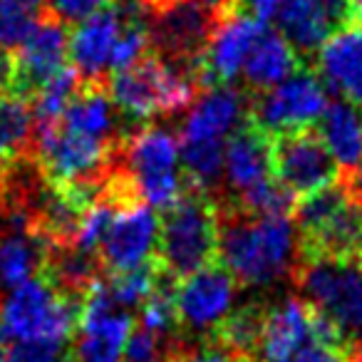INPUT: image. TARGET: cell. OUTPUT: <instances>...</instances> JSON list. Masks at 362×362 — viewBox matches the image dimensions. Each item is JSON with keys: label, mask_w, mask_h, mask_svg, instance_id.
<instances>
[{"label": "cell", "mask_w": 362, "mask_h": 362, "mask_svg": "<svg viewBox=\"0 0 362 362\" xmlns=\"http://www.w3.org/2000/svg\"><path fill=\"white\" fill-rule=\"evenodd\" d=\"M202 3L211 13H216L218 18L231 16V13H238V0H202Z\"/></svg>", "instance_id": "cell-39"}, {"label": "cell", "mask_w": 362, "mask_h": 362, "mask_svg": "<svg viewBox=\"0 0 362 362\" xmlns=\"http://www.w3.org/2000/svg\"><path fill=\"white\" fill-rule=\"evenodd\" d=\"M221 18L211 13L202 0H161L144 6V25L151 52L176 67L197 75L214 30Z\"/></svg>", "instance_id": "cell-7"}, {"label": "cell", "mask_w": 362, "mask_h": 362, "mask_svg": "<svg viewBox=\"0 0 362 362\" xmlns=\"http://www.w3.org/2000/svg\"><path fill=\"white\" fill-rule=\"evenodd\" d=\"M355 258H357V261H360V263H362V243H360V248H357V253H355Z\"/></svg>", "instance_id": "cell-44"}, {"label": "cell", "mask_w": 362, "mask_h": 362, "mask_svg": "<svg viewBox=\"0 0 362 362\" xmlns=\"http://www.w3.org/2000/svg\"><path fill=\"white\" fill-rule=\"evenodd\" d=\"M238 283L218 261L184 278L176 288V313H179L181 337H206L228 315L236 300Z\"/></svg>", "instance_id": "cell-11"}, {"label": "cell", "mask_w": 362, "mask_h": 362, "mask_svg": "<svg viewBox=\"0 0 362 362\" xmlns=\"http://www.w3.org/2000/svg\"><path fill=\"white\" fill-rule=\"evenodd\" d=\"M291 362H352V355L340 347L322 345V342H313L305 350H300Z\"/></svg>", "instance_id": "cell-35"}, {"label": "cell", "mask_w": 362, "mask_h": 362, "mask_svg": "<svg viewBox=\"0 0 362 362\" xmlns=\"http://www.w3.org/2000/svg\"><path fill=\"white\" fill-rule=\"evenodd\" d=\"M327 90L320 75L313 67H300L281 85L266 92L251 95L248 119L261 127L266 134H286V132L313 127L327 110Z\"/></svg>", "instance_id": "cell-8"}, {"label": "cell", "mask_w": 362, "mask_h": 362, "mask_svg": "<svg viewBox=\"0 0 362 362\" xmlns=\"http://www.w3.org/2000/svg\"><path fill=\"white\" fill-rule=\"evenodd\" d=\"M218 221L211 197L189 184L184 197L161 214L156 261L174 281L194 276L216 261Z\"/></svg>", "instance_id": "cell-5"}, {"label": "cell", "mask_w": 362, "mask_h": 362, "mask_svg": "<svg viewBox=\"0 0 362 362\" xmlns=\"http://www.w3.org/2000/svg\"><path fill=\"white\" fill-rule=\"evenodd\" d=\"M65 345L42 340H18L6 350V362H62Z\"/></svg>", "instance_id": "cell-32"}, {"label": "cell", "mask_w": 362, "mask_h": 362, "mask_svg": "<svg viewBox=\"0 0 362 362\" xmlns=\"http://www.w3.org/2000/svg\"><path fill=\"white\" fill-rule=\"evenodd\" d=\"M117 6V0H47V11H52L62 23H82L87 18L97 16L102 11H110Z\"/></svg>", "instance_id": "cell-33"}, {"label": "cell", "mask_w": 362, "mask_h": 362, "mask_svg": "<svg viewBox=\"0 0 362 362\" xmlns=\"http://www.w3.org/2000/svg\"><path fill=\"white\" fill-rule=\"evenodd\" d=\"M119 166L132 176L139 199L149 209L169 211L189 189L181 171V144L174 132L156 124H141L122 136L112 149Z\"/></svg>", "instance_id": "cell-4"}, {"label": "cell", "mask_w": 362, "mask_h": 362, "mask_svg": "<svg viewBox=\"0 0 362 362\" xmlns=\"http://www.w3.org/2000/svg\"><path fill=\"white\" fill-rule=\"evenodd\" d=\"M286 3L288 0H238V11L251 16L253 21L266 23V21H273Z\"/></svg>", "instance_id": "cell-37"}, {"label": "cell", "mask_w": 362, "mask_h": 362, "mask_svg": "<svg viewBox=\"0 0 362 362\" xmlns=\"http://www.w3.org/2000/svg\"><path fill=\"white\" fill-rule=\"evenodd\" d=\"M70 55V25L62 23L52 11L42 8L35 28L23 40L16 52L18 62V90L16 95L33 100L37 90L50 77L62 70Z\"/></svg>", "instance_id": "cell-13"}, {"label": "cell", "mask_w": 362, "mask_h": 362, "mask_svg": "<svg viewBox=\"0 0 362 362\" xmlns=\"http://www.w3.org/2000/svg\"><path fill=\"white\" fill-rule=\"evenodd\" d=\"M82 85L85 82L72 65L62 67L55 77H50L30 100L33 115H35V129L57 124L67 112V107L72 105V100L80 95Z\"/></svg>", "instance_id": "cell-28"}, {"label": "cell", "mask_w": 362, "mask_h": 362, "mask_svg": "<svg viewBox=\"0 0 362 362\" xmlns=\"http://www.w3.org/2000/svg\"><path fill=\"white\" fill-rule=\"evenodd\" d=\"M141 3H144V6H151V3H161V0H141Z\"/></svg>", "instance_id": "cell-45"}, {"label": "cell", "mask_w": 362, "mask_h": 362, "mask_svg": "<svg viewBox=\"0 0 362 362\" xmlns=\"http://www.w3.org/2000/svg\"><path fill=\"white\" fill-rule=\"evenodd\" d=\"M107 90L124 122L139 124L189 110L204 92L192 70L171 65L154 52L141 57L136 65L115 72Z\"/></svg>", "instance_id": "cell-2"}, {"label": "cell", "mask_w": 362, "mask_h": 362, "mask_svg": "<svg viewBox=\"0 0 362 362\" xmlns=\"http://www.w3.org/2000/svg\"><path fill=\"white\" fill-rule=\"evenodd\" d=\"M342 187H345L347 197H350L357 206H362V159L350 174H345V184H342Z\"/></svg>", "instance_id": "cell-38"}, {"label": "cell", "mask_w": 362, "mask_h": 362, "mask_svg": "<svg viewBox=\"0 0 362 362\" xmlns=\"http://www.w3.org/2000/svg\"><path fill=\"white\" fill-rule=\"evenodd\" d=\"M355 11H357V25H362V0H355Z\"/></svg>", "instance_id": "cell-40"}, {"label": "cell", "mask_w": 362, "mask_h": 362, "mask_svg": "<svg viewBox=\"0 0 362 362\" xmlns=\"http://www.w3.org/2000/svg\"><path fill=\"white\" fill-rule=\"evenodd\" d=\"M0 362H6V347L0 345Z\"/></svg>", "instance_id": "cell-42"}, {"label": "cell", "mask_w": 362, "mask_h": 362, "mask_svg": "<svg viewBox=\"0 0 362 362\" xmlns=\"http://www.w3.org/2000/svg\"><path fill=\"white\" fill-rule=\"evenodd\" d=\"M293 283L303 300L337 327L352 355L362 352V263L357 258H298Z\"/></svg>", "instance_id": "cell-3"}, {"label": "cell", "mask_w": 362, "mask_h": 362, "mask_svg": "<svg viewBox=\"0 0 362 362\" xmlns=\"http://www.w3.org/2000/svg\"><path fill=\"white\" fill-rule=\"evenodd\" d=\"M35 141V115L30 100L11 95L0 100V151L8 161L33 156Z\"/></svg>", "instance_id": "cell-26"}, {"label": "cell", "mask_w": 362, "mask_h": 362, "mask_svg": "<svg viewBox=\"0 0 362 362\" xmlns=\"http://www.w3.org/2000/svg\"><path fill=\"white\" fill-rule=\"evenodd\" d=\"M251 112V95L236 85H216L197 97L181 124V144L199 141H226Z\"/></svg>", "instance_id": "cell-15"}, {"label": "cell", "mask_w": 362, "mask_h": 362, "mask_svg": "<svg viewBox=\"0 0 362 362\" xmlns=\"http://www.w3.org/2000/svg\"><path fill=\"white\" fill-rule=\"evenodd\" d=\"M315 72L325 90L335 92L337 100L362 107V30L347 28L322 45L315 57Z\"/></svg>", "instance_id": "cell-19"}, {"label": "cell", "mask_w": 362, "mask_h": 362, "mask_svg": "<svg viewBox=\"0 0 362 362\" xmlns=\"http://www.w3.org/2000/svg\"><path fill=\"white\" fill-rule=\"evenodd\" d=\"M263 28H266V23L253 21L251 16L241 11L223 16L218 21L202 60L197 62V80L202 90L216 85H233Z\"/></svg>", "instance_id": "cell-14"}, {"label": "cell", "mask_w": 362, "mask_h": 362, "mask_svg": "<svg viewBox=\"0 0 362 362\" xmlns=\"http://www.w3.org/2000/svg\"><path fill=\"white\" fill-rule=\"evenodd\" d=\"M82 303L57 293L45 278H33L8 296L3 305L6 340H42L65 345L77 332Z\"/></svg>", "instance_id": "cell-6"}, {"label": "cell", "mask_w": 362, "mask_h": 362, "mask_svg": "<svg viewBox=\"0 0 362 362\" xmlns=\"http://www.w3.org/2000/svg\"><path fill=\"white\" fill-rule=\"evenodd\" d=\"M181 342H184V337L169 340V337H161L146 327L136 325L124 345L122 362H171Z\"/></svg>", "instance_id": "cell-30"}, {"label": "cell", "mask_w": 362, "mask_h": 362, "mask_svg": "<svg viewBox=\"0 0 362 362\" xmlns=\"http://www.w3.org/2000/svg\"><path fill=\"white\" fill-rule=\"evenodd\" d=\"M122 119L124 117L119 115L117 105L112 102L107 85H82L80 95L67 107L60 124L65 129L75 132V134L115 146L122 136L132 132L122 129Z\"/></svg>", "instance_id": "cell-21"}, {"label": "cell", "mask_w": 362, "mask_h": 362, "mask_svg": "<svg viewBox=\"0 0 362 362\" xmlns=\"http://www.w3.org/2000/svg\"><path fill=\"white\" fill-rule=\"evenodd\" d=\"M216 261L238 286H271L293 278L298 266V228L288 216H256L236 204L216 202Z\"/></svg>", "instance_id": "cell-1"}, {"label": "cell", "mask_w": 362, "mask_h": 362, "mask_svg": "<svg viewBox=\"0 0 362 362\" xmlns=\"http://www.w3.org/2000/svg\"><path fill=\"white\" fill-rule=\"evenodd\" d=\"M161 221L146 204L119 209L100 243V256L105 273H124L136 266H144L156 258L159 248Z\"/></svg>", "instance_id": "cell-12"}, {"label": "cell", "mask_w": 362, "mask_h": 362, "mask_svg": "<svg viewBox=\"0 0 362 362\" xmlns=\"http://www.w3.org/2000/svg\"><path fill=\"white\" fill-rule=\"evenodd\" d=\"M360 355H362V352H360Z\"/></svg>", "instance_id": "cell-47"}, {"label": "cell", "mask_w": 362, "mask_h": 362, "mask_svg": "<svg viewBox=\"0 0 362 362\" xmlns=\"http://www.w3.org/2000/svg\"><path fill=\"white\" fill-rule=\"evenodd\" d=\"M40 278H45L65 298L85 303L107 273L97 253L82 251L75 243H50Z\"/></svg>", "instance_id": "cell-20"}, {"label": "cell", "mask_w": 362, "mask_h": 362, "mask_svg": "<svg viewBox=\"0 0 362 362\" xmlns=\"http://www.w3.org/2000/svg\"><path fill=\"white\" fill-rule=\"evenodd\" d=\"M313 3L325 13L327 23L335 33L347 30V28H360L357 25L355 0H313Z\"/></svg>", "instance_id": "cell-34"}, {"label": "cell", "mask_w": 362, "mask_h": 362, "mask_svg": "<svg viewBox=\"0 0 362 362\" xmlns=\"http://www.w3.org/2000/svg\"><path fill=\"white\" fill-rule=\"evenodd\" d=\"M313 342H317L313 308L300 298H286L268 305L258 362H291Z\"/></svg>", "instance_id": "cell-18"}, {"label": "cell", "mask_w": 362, "mask_h": 362, "mask_svg": "<svg viewBox=\"0 0 362 362\" xmlns=\"http://www.w3.org/2000/svg\"><path fill=\"white\" fill-rule=\"evenodd\" d=\"M119 8H110L70 30V60L85 85H107L112 77V52L122 33Z\"/></svg>", "instance_id": "cell-17"}, {"label": "cell", "mask_w": 362, "mask_h": 362, "mask_svg": "<svg viewBox=\"0 0 362 362\" xmlns=\"http://www.w3.org/2000/svg\"><path fill=\"white\" fill-rule=\"evenodd\" d=\"M352 362H362V355H355L352 357Z\"/></svg>", "instance_id": "cell-46"}, {"label": "cell", "mask_w": 362, "mask_h": 362, "mask_svg": "<svg viewBox=\"0 0 362 362\" xmlns=\"http://www.w3.org/2000/svg\"><path fill=\"white\" fill-rule=\"evenodd\" d=\"M134 330V317L119 305L102 281L82 303V315L72 337V362H122V352Z\"/></svg>", "instance_id": "cell-10"}, {"label": "cell", "mask_w": 362, "mask_h": 362, "mask_svg": "<svg viewBox=\"0 0 362 362\" xmlns=\"http://www.w3.org/2000/svg\"><path fill=\"white\" fill-rule=\"evenodd\" d=\"M6 342V335H3V320H0V345Z\"/></svg>", "instance_id": "cell-43"}, {"label": "cell", "mask_w": 362, "mask_h": 362, "mask_svg": "<svg viewBox=\"0 0 362 362\" xmlns=\"http://www.w3.org/2000/svg\"><path fill=\"white\" fill-rule=\"evenodd\" d=\"M37 11H30L21 0H0V47H21L37 23Z\"/></svg>", "instance_id": "cell-31"}, {"label": "cell", "mask_w": 362, "mask_h": 362, "mask_svg": "<svg viewBox=\"0 0 362 362\" xmlns=\"http://www.w3.org/2000/svg\"><path fill=\"white\" fill-rule=\"evenodd\" d=\"M317 134L337 161L342 176L350 174L362 159V107L345 100L330 102L317 119Z\"/></svg>", "instance_id": "cell-24"}, {"label": "cell", "mask_w": 362, "mask_h": 362, "mask_svg": "<svg viewBox=\"0 0 362 362\" xmlns=\"http://www.w3.org/2000/svg\"><path fill=\"white\" fill-rule=\"evenodd\" d=\"M273 21H276V30L286 37V42L305 67L315 62L322 45L330 40V35H335L325 13L313 0H288Z\"/></svg>", "instance_id": "cell-23"}, {"label": "cell", "mask_w": 362, "mask_h": 362, "mask_svg": "<svg viewBox=\"0 0 362 362\" xmlns=\"http://www.w3.org/2000/svg\"><path fill=\"white\" fill-rule=\"evenodd\" d=\"M273 176V136L251 119L243 122L223 149V189L216 197L238 199Z\"/></svg>", "instance_id": "cell-16"}, {"label": "cell", "mask_w": 362, "mask_h": 362, "mask_svg": "<svg viewBox=\"0 0 362 362\" xmlns=\"http://www.w3.org/2000/svg\"><path fill=\"white\" fill-rule=\"evenodd\" d=\"M337 174L340 166L317 129L305 127L273 136V176L296 199L337 184Z\"/></svg>", "instance_id": "cell-9"}, {"label": "cell", "mask_w": 362, "mask_h": 362, "mask_svg": "<svg viewBox=\"0 0 362 362\" xmlns=\"http://www.w3.org/2000/svg\"><path fill=\"white\" fill-rule=\"evenodd\" d=\"M305 67L298 55L293 52V47L286 42V37L276 30V28H263L261 35L256 37L251 52L246 57L243 65V90L248 95H258L266 92L271 87L281 85L286 77H291L296 70Z\"/></svg>", "instance_id": "cell-22"}, {"label": "cell", "mask_w": 362, "mask_h": 362, "mask_svg": "<svg viewBox=\"0 0 362 362\" xmlns=\"http://www.w3.org/2000/svg\"><path fill=\"white\" fill-rule=\"evenodd\" d=\"M18 90V62L16 52L0 47V100L16 95Z\"/></svg>", "instance_id": "cell-36"}, {"label": "cell", "mask_w": 362, "mask_h": 362, "mask_svg": "<svg viewBox=\"0 0 362 362\" xmlns=\"http://www.w3.org/2000/svg\"><path fill=\"white\" fill-rule=\"evenodd\" d=\"M8 166H11V161H8L6 156H3V151H0V174H3V171H6Z\"/></svg>", "instance_id": "cell-41"}, {"label": "cell", "mask_w": 362, "mask_h": 362, "mask_svg": "<svg viewBox=\"0 0 362 362\" xmlns=\"http://www.w3.org/2000/svg\"><path fill=\"white\" fill-rule=\"evenodd\" d=\"M159 278H161V266L156 258H151L149 263L132 268V271L112 273V276L105 278V283H107V291L112 293V298L124 310H129V308H141V303L156 291Z\"/></svg>", "instance_id": "cell-29"}, {"label": "cell", "mask_w": 362, "mask_h": 362, "mask_svg": "<svg viewBox=\"0 0 362 362\" xmlns=\"http://www.w3.org/2000/svg\"><path fill=\"white\" fill-rule=\"evenodd\" d=\"M266 303H246L238 310H231L216 327L211 337L214 342L236 355L243 362H258V350H261L263 325H266Z\"/></svg>", "instance_id": "cell-25"}, {"label": "cell", "mask_w": 362, "mask_h": 362, "mask_svg": "<svg viewBox=\"0 0 362 362\" xmlns=\"http://www.w3.org/2000/svg\"><path fill=\"white\" fill-rule=\"evenodd\" d=\"M352 199L347 197L342 184H332L327 189L305 197L300 204H296V228H298V241H308V238L317 236L322 228H327L347 206Z\"/></svg>", "instance_id": "cell-27"}]
</instances>
